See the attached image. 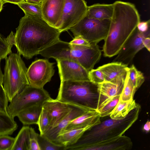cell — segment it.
<instances>
[{
    "mask_svg": "<svg viewBox=\"0 0 150 150\" xmlns=\"http://www.w3.org/2000/svg\"><path fill=\"white\" fill-rule=\"evenodd\" d=\"M15 138L4 135L0 136V150H11L13 145Z\"/></svg>",
    "mask_w": 150,
    "mask_h": 150,
    "instance_id": "cell-34",
    "label": "cell"
},
{
    "mask_svg": "<svg viewBox=\"0 0 150 150\" xmlns=\"http://www.w3.org/2000/svg\"><path fill=\"white\" fill-rule=\"evenodd\" d=\"M5 4L2 0H0V12L1 11L3 5Z\"/></svg>",
    "mask_w": 150,
    "mask_h": 150,
    "instance_id": "cell-44",
    "label": "cell"
},
{
    "mask_svg": "<svg viewBox=\"0 0 150 150\" xmlns=\"http://www.w3.org/2000/svg\"><path fill=\"white\" fill-rule=\"evenodd\" d=\"M137 28L138 30L141 33H145L150 30V20L140 21L138 23Z\"/></svg>",
    "mask_w": 150,
    "mask_h": 150,
    "instance_id": "cell-38",
    "label": "cell"
},
{
    "mask_svg": "<svg viewBox=\"0 0 150 150\" xmlns=\"http://www.w3.org/2000/svg\"><path fill=\"white\" fill-rule=\"evenodd\" d=\"M113 9V4H96L88 6L86 14L89 18L100 20L111 19Z\"/></svg>",
    "mask_w": 150,
    "mask_h": 150,
    "instance_id": "cell-20",
    "label": "cell"
},
{
    "mask_svg": "<svg viewBox=\"0 0 150 150\" xmlns=\"http://www.w3.org/2000/svg\"><path fill=\"white\" fill-rule=\"evenodd\" d=\"M71 105V110L67 114L57 125L47 131L42 135L57 144V137L71 121L87 111L93 110Z\"/></svg>",
    "mask_w": 150,
    "mask_h": 150,
    "instance_id": "cell-16",
    "label": "cell"
},
{
    "mask_svg": "<svg viewBox=\"0 0 150 150\" xmlns=\"http://www.w3.org/2000/svg\"><path fill=\"white\" fill-rule=\"evenodd\" d=\"M21 55L12 52L5 59L3 85L9 102L30 85L27 68Z\"/></svg>",
    "mask_w": 150,
    "mask_h": 150,
    "instance_id": "cell-6",
    "label": "cell"
},
{
    "mask_svg": "<svg viewBox=\"0 0 150 150\" xmlns=\"http://www.w3.org/2000/svg\"><path fill=\"white\" fill-rule=\"evenodd\" d=\"M136 91L129 78L128 70L124 86L120 95L119 100L123 102L133 100Z\"/></svg>",
    "mask_w": 150,
    "mask_h": 150,
    "instance_id": "cell-28",
    "label": "cell"
},
{
    "mask_svg": "<svg viewBox=\"0 0 150 150\" xmlns=\"http://www.w3.org/2000/svg\"><path fill=\"white\" fill-rule=\"evenodd\" d=\"M65 0H44L41 2L43 18L57 29L63 14Z\"/></svg>",
    "mask_w": 150,
    "mask_h": 150,
    "instance_id": "cell-13",
    "label": "cell"
},
{
    "mask_svg": "<svg viewBox=\"0 0 150 150\" xmlns=\"http://www.w3.org/2000/svg\"><path fill=\"white\" fill-rule=\"evenodd\" d=\"M120 95H118L112 98L104 106L96 110L99 113L100 117L109 116L112 112L117 104Z\"/></svg>",
    "mask_w": 150,
    "mask_h": 150,
    "instance_id": "cell-32",
    "label": "cell"
},
{
    "mask_svg": "<svg viewBox=\"0 0 150 150\" xmlns=\"http://www.w3.org/2000/svg\"></svg>",
    "mask_w": 150,
    "mask_h": 150,
    "instance_id": "cell-46",
    "label": "cell"
},
{
    "mask_svg": "<svg viewBox=\"0 0 150 150\" xmlns=\"http://www.w3.org/2000/svg\"><path fill=\"white\" fill-rule=\"evenodd\" d=\"M51 99L48 92L43 88L29 85L16 95L9 102L7 112L14 118L23 110L33 106L43 105L45 102Z\"/></svg>",
    "mask_w": 150,
    "mask_h": 150,
    "instance_id": "cell-8",
    "label": "cell"
},
{
    "mask_svg": "<svg viewBox=\"0 0 150 150\" xmlns=\"http://www.w3.org/2000/svg\"><path fill=\"white\" fill-rule=\"evenodd\" d=\"M14 44V34L12 31L6 38L0 36V59H5L12 52L11 49Z\"/></svg>",
    "mask_w": 150,
    "mask_h": 150,
    "instance_id": "cell-26",
    "label": "cell"
},
{
    "mask_svg": "<svg viewBox=\"0 0 150 150\" xmlns=\"http://www.w3.org/2000/svg\"><path fill=\"white\" fill-rule=\"evenodd\" d=\"M97 84L89 81L61 82L56 99L88 110H96L98 99Z\"/></svg>",
    "mask_w": 150,
    "mask_h": 150,
    "instance_id": "cell-5",
    "label": "cell"
},
{
    "mask_svg": "<svg viewBox=\"0 0 150 150\" xmlns=\"http://www.w3.org/2000/svg\"><path fill=\"white\" fill-rule=\"evenodd\" d=\"M30 128L28 125L22 127L15 138L11 150H29Z\"/></svg>",
    "mask_w": 150,
    "mask_h": 150,
    "instance_id": "cell-24",
    "label": "cell"
},
{
    "mask_svg": "<svg viewBox=\"0 0 150 150\" xmlns=\"http://www.w3.org/2000/svg\"><path fill=\"white\" fill-rule=\"evenodd\" d=\"M1 59H0V84L1 85H3V77H4V74L2 73V71L1 66Z\"/></svg>",
    "mask_w": 150,
    "mask_h": 150,
    "instance_id": "cell-42",
    "label": "cell"
},
{
    "mask_svg": "<svg viewBox=\"0 0 150 150\" xmlns=\"http://www.w3.org/2000/svg\"><path fill=\"white\" fill-rule=\"evenodd\" d=\"M128 71L129 78L137 91L145 81L143 74L141 72L138 71L133 64L129 67Z\"/></svg>",
    "mask_w": 150,
    "mask_h": 150,
    "instance_id": "cell-29",
    "label": "cell"
},
{
    "mask_svg": "<svg viewBox=\"0 0 150 150\" xmlns=\"http://www.w3.org/2000/svg\"><path fill=\"white\" fill-rule=\"evenodd\" d=\"M43 105H38L26 108L21 111L17 117L24 125L38 124Z\"/></svg>",
    "mask_w": 150,
    "mask_h": 150,
    "instance_id": "cell-22",
    "label": "cell"
},
{
    "mask_svg": "<svg viewBox=\"0 0 150 150\" xmlns=\"http://www.w3.org/2000/svg\"><path fill=\"white\" fill-rule=\"evenodd\" d=\"M18 127L14 118L7 113L0 111V136L11 135Z\"/></svg>",
    "mask_w": 150,
    "mask_h": 150,
    "instance_id": "cell-25",
    "label": "cell"
},
{
    "mask_svg": "<svg viewBox=\"0 0 150 150\" xmlns=\"http://www.w3.org/2000/svg\"><path fill=\"white\" fill-rule=\"evenodd\" d=\"M113 4V13L103 49L104 56L109 57L118 54L140 21L133 4L118 1Z\"/></svg>",
    "mask_w": 150,
    "mask_h": 150,
    "instance_id": "cell-2",
    "label": "cell"
},
{
    "mask_svg": "<svg viewBox=\"0 0 150 150\" xmlns=\"http://www.w3.org/2000/svg\"><path fill=\"white\" fill-rule=\"evenodd\" d=\"M56 60L61 82L66 81H89V71L79 63L67 59H58Z\"/></svg>",
    "mask_w": 150,
    "mask_h": 150,
    "instance_id": "cell-12",
    "label": "cell"
},
{
    "mask_svg": "<svg viewBox=\"0 0 150 150\" xmlns=\"http://www.w3.org/2000/svg\"><path fill=\"white\" fill-rule=\"evenodd\" d=\"M100 119L99 113L96 110L87 111L71 121L63 131L85 127Z\"/></svg>",
    "mask_w": 150,
    "mask_h": 150,
    "instance_id": "cell-21",
    "label": "cell"
},
{
    "mask_svg": "<svg viewBox=\"0 0 150 150\" xmlns=\"http://www.w3.org/2000/svg\"><path fill=\"white\" fill-rule=\"evenodd\" d=\"M84 0H65L63 14L58 29L61 33L67 30L86 14L88 8Z\"/></svg>",
    "mask_w": 150,
    "mask_h": 150,
    "instance_id": "cell-10",
    "label": "cell"
},
{
    "mask_svg": "<svg viewBox=\"0 0 150 150\" xmlns=\"http://www.w3.org/2000/svg\"><path fill=\"white\" fill-rule=\"evenodd\" d=\"M143 129L146 133H148L149 132L150 129V121L149 120H148L144 125Z\"/></svg>",
    "mask_w": 150,
    "mask_h": 150,
    "instance_id": "cell-40",
    "label": "cell"
},
{
    "mask_svg": "<svg viewBox=\"0 0 150 150\" xmlns=\"http://www.w3.org/2000/svg\"><path fill=\"white\" fill-rule=\"evenodd\" d=\"M71 107V105L56 99L52 98L45 102L43 108L47 112L51 120L49 129L57 125L69 112Z\"/></svg>",
    "mask_w": 150,
    "mask_h": 150,
    "instance_id": "cell-17",
    "label": "cell"
},
{
    "mask_svg": "<svg viewBox=\"0 0 150 150\" xmlns=\"http://www.w3.org/2000/svg\"><path fill=\"white\" fill-rule=\"evenodd\" d=\"M69 43L71 44L79 46H90L91 45L86 40L80 36L74 37Z\"/></svg>",
    "mask_w": 150,
    "mask_h": 150,
    "instance_id": "cell-37",
    "label": "cell"
},
{
    "mask_svg": "<svg viewBox=\"0 0 150 150\" xmlns=\"http://www.w3.org/2000/svg\"><path fill=\"white\" fill-rule=\"evenodd\" d=\"M98 68L103 73L105 81L118 83L125 80L129 67L121 63L113 62Z\"/></svg>",
    "mask_w": 150,
    "mask_h": 150,
    "instance_id": "cell-18",
    "label": "cell"
},
{
    "mask_svg": "<svg viewBox=\"0 0 150 150\" xmlns=\"http://www.w3.org/2000/svg\"><path fill=\"white\" fill-rule=\"evenodd\" d=\"M88 76L89 81L96 84H97L105 81L103 73L98 68L89 71Z\"/></svg>",
    "mask_w": 150,
    "mask_h": 150,
    "instance_id": "cell-33",
    "label": "cell"
},
{
    "mask_svg": "<svg viewBox=\"0 0 150 150\" xmlns=\"http://www.w3.org/2000/svg\"><path fill=\"white\" fill-rule=\"evenodd\" d=\"M38 139L41 150H65V146L55 144L40 134H38Z\"/></svg>",
    "mask_w": 150,
    "mask_h": 150,
    "instance_id": "cell-30",
    "label": "cell"
},
{
    "mask_svg": "<svg viewBox=\"0 0 150 150\" xmlns=\"http://www.w3.org/2000/svg\"><path fill=\"white\" fill-rule=\"evenodd\" d=\"M44 0H40V1H41V2H42V1H43Z\"/></svg>",
    "mask_w": 150,
    "mask_h": 150,
    "instance_id": "cell-45",
    "label": "cell"
},
{
    "mask_svg": "<svg viewBox=\"0 0 150 150\" xmlns=\"http://www.w3.org/2000/svg\"><path fill=\"white\" fill-rule=\"evenodd\" d=\"M51 120L47 111L43 108L40 116L38 125L41 135H43L50 128Z\"/></svg>",
    "mask_w": 150,
    "mask_h": 150,
    "instance_id": "cell-31",
    "label": "cell"
},
{
    "mask_svg": "<svg viewBox=\"0 0 150 150\" xmlns=\"http://www.w3.org/2000/svg\"><path fill=\"white\" fill-rule=\"evenodd\" d=\"M131 139L125 135L97 142L82 147L80 150H125L132 146Z\"/></svg>",
    "mask_w": 150,
    "mask_h": 150,
    "instance_id": "cell-14",
    "label": "cell"
},
{
    "mask_svg": "<svg viewBox=\"0 0 150 150\" xmlns=\"http://www.w3.org/2000/svg\"><path fill=\"white\" fill-rule=\"evenodd\" d=\"M27 2L34 4H40L41 3L40 0H25Z\"/></svg>",
    "mask_w": 150,
    "mask_h": 150,
    "instance_id": "cell-43",
    "label": "cell"
},
{
    "mask_svg": "<svg viewBox=\"0 0 150 150\" xmlns=\"http://www.w3.org/2000/svg\"><path fill=\"white\" fill-rule=\"evenodd\" d=\"M143 45L147 50L150 52V37L145 38L142 42Z\"/></svg>",
    "mask_w": 150,
    "mask_h": 150,
    "instance_id": "cell-39",
    "label": "cell"
},
{
    "mask_svg": "<svg viewBox=\"0 0 150 150\" xmlns=\"http://www.w3.org/2000/svg\"><path fill=\"white\" fill-rule=\"evenodd\" d=\"M17 5L23 11L25 14L32 16L38 18H43L41 3L34 4L24 1L18 4Z\"/></svg>",
    "mask_w": 150,
    "mask_h": 150,
    "instance_id": "cell-27",
    "label": "cell"
},
{
    "mask_svg": "<svg viewBox=\"0 0 150 150\" xmlns=\"http://www.w3.org/2000/svg\"><path fill=\"white\" fill-rule=\"evenodd\" d=\"M125 80L118 83L105 81L97 84L98 99L96 110L102 107L114 97L120 94Z\"/></svg>",
    "mask_w": 150,
    "mask_h": 150,
    "instance_id": "cell-15",
    "label": "cell"
},
{
    "mask_svg": "<svg viewBox=\"0 0 150 150\" xmlns=\"http://www.w3.org/2000/svg\"><path fill=\"white\" fill-rule=\"evenodd\" d=\"M9 101L3 85L0 84V111L7 112Z\"/></svg>",
    "mask_w": 150,
    "mask_h": 150,
    "instance_id": "cell-36",
    "label": "cell"
},
{
    "mask_svg": "<svg viewBox=\"0 0 150 150\" xmlns=\"http://www.w3.org/2000/svg\"><path fill=\"white\" fill-rule=\"evenodd\" d=\"M47 58L67 59L79 63L89 71L100 60L101 52L96 43L90 46L70 44L60 40L40 52L38 54Z\"/></svg>",
    "mask_w": 150,
    "mask_h": 150,
    "instance_id": "cell-4",
    "label": "cell"
},
{
    "mask_svg": "<svg viewBox=\"0 0 150 150\" xmlns=\"http://www.w3.org/2000/svg\"><path fill=\"white\" fill-rule=\"evenodd\" d=\"M100 120L85 127L64 131L57 137V144L65 147L75 143L83 133L92 127L99 123Z\"/></svg>",
    "mask_w": 150,
    "mask_h": 150,
    "instance_id": "cell-19",
    "label": "cell"
},
{
    "mask_svg": "<svg viewBox=\"0 0 150 150\" xmlns=\"http://www.w3.org/2000/svg\"><path fill=\"white\" fill-rule=\"evenodd\" d=\"M150 30L143 33L139 32L136 28L113 62L121 63L128 67L137 53L144 47L142 43L143 40L146 37H150Z\"/></svg>",
    "mask_w": 150,
    "mask_h": 150,
    "instance_id": "cell-11",
    "label": "cell"
},
{
    "mask_svg": "<svg viewBox=\"0 0 150 150\" xmlns=\"http://www.w3.org/2000/svg\"><path fill=\"white\" fill-rule=\"evenodd\" d=\"M138 104L134 99L132 100L126 102L122 101L119 100L109 117L112 119H123L135 108Z\"/></svg>",
    "mask_w": 150,
    "mask_h": 150,
    "instance_id": "cell-23",
    "label": "cell"
},
{
    "mask_svg": "<svg viewBox=\"0 0 150 150\" xmlns=\"http://www.w3.org/2000/svg\"><path fill=\"white\" fill-rule=\"evenodd\" d=\"M54 64L46 59H38L33 62L27 70L30 86L43 88L47 83L50 81L54 75Z\"/></svg>",
    "mask_w": 150,
    "mask_h": 150,
    "instance_id": "cell-9",
    "label": "cell"
},
{
    "mask_svg": "<svg viewBox=\"0 0 150 150\" xmlns=\"http://www.w3.org/2000/svg\"><path fill=\"white\" fill-rule=\"evenodd\" d=\"M141 109L138 104L126 116L121 119L110 118L87 130L74 144L67 146L65 150H79L82 147L123 135L137 120Z\"/></svg>",
    "mask_w": 150,
    "mask_h": 150,
    "instance_id": "cell-3",
    "label": "cell"
},
{
    "mask_svg": "<svg viewBox=\"0 0 150 150\" xmlns=\"http://www.w3.org/2000/svg\"><path fill=\"white\" fill-rule=\"evenodd\" d=\"M4 3H10L17 5L18 4L24 2V0H2Z\"/></svg>",
    "mask_w": 150,
    "mask_h": 150,
    "instance_id": "cell-41",
    "label": "cell"
},
{
    "mask_svg": "<svg viewBox=\"0 0 150 150\" xmlns=\"http://www.w3.org/2000/svg\"><path fill=\"white\" fill-rule=\"evenodd\" d=\"M61 33L43 18L25 14L16 28L14 45L18 53L30 59L60 40Z\"/></svg>",
    "mask_w": 150,
    "mask_h": 150,
    "instance_id": "cell-1",
    "label": "cell"
},
{
    "mask_svg": "<svg viewBox=\"0 0 150 150\" xmlns=\"http://www.w3.org/2000/svg\"><path fill=\"white\" fill-rule=\"evenodd\" d=\"M38 134L32 127L30 128L29 150H41L38 139Z\"/></svg>",
    "mask_w": 150,
    "mask_h": 150,
    "instance_id": "cell-35",
    "label": "cell"
},
{
    "mask_svg": "<svg viewBox=\"0 0 150 150\" xmlns=\"http://www.w3.org/2000/svg\"><path fill=\"white\" fill-rule=\"evenodd\" d=\"M110 19L89 18L86 14L69 30L74 37L80 36L89 43H96L104 40L108 35Z\"/></svg>",
    "mask_w": 150,
    "mask_h": 150,
    "instance_id": "cell-7",
    "label": "cell"
}]
</instances>
